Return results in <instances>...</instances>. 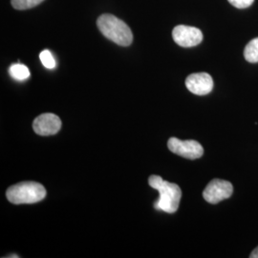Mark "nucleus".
I'll use <instances>...</instances> for the list:
<instances>
[{
	"mask_svg": "<svg viewBox=\"0 0 258 258\" xmlns=\"http://www.w3.org/2000/svg\"><path fill=\"white\" fill-rule=\"evenodd\" d=\"M172 37L178 45L188 48L200 44L203 40V34L198 28L178 25L172 31Z\"/></svg>",
	"mask_w": 258,
	"mask_h": 258,
	"instance_id": "6",
	"label": "nucleus"
},
{
	"mask_svg": "<svg viewBox=\"0 0 258 258\" xmlns=\"http://www.w3.org/2000/svg\"><path fill=\"white\" fill-rule=\"evenodd\" d=\"M33 128L40 136L55 135L61 128V120L55 114H42L34 120Z\"/></svg>",
	"mask_w": 258,
	"mask_h": 258,
	"instance_id": "7",
	"label": "nucleus"
},
{
	"mask_svg": "<svg viewBox=\"0 0 258 258\" xmlns=\"http://www.w3.org/2000/svg\"><path fill=\"white\" fill-rule=\"evenodd\" d=\"M167 147L172 153L189 160L199 159L204 154L203 147L194 140L182 141L177 138H170L167 142Z\"/></svg>",
	"mask_w": 258,
	"mask_h": 258,
	"instance_id": "4",
	"label": "nucleus"
},
{
	"mask_svg": "<svg viewBox=\"0 0 258 258\" xmlns=\"http://www.w3.org/2000/svg\"><path fill=\"white\" fill-rule=\"evenodd\" d=\"M185 86L191 93L198 96L208 95L213 89V81L208 73L189 75L185 80Z\"/></svg>",
	"mask_w": 258,
	"mask_h": 258,
	"instance_id": "8",
	"label": "nucleus"
},
{
	"mask_svg": "<svg viewBox=\"0 0 258 258\" xmlns=\"http://www.w3.org/2000/svg\"><path fill=\"white\" fill-rule=\"evenodd\" d=\"M254 0H229L232 6L238 9H245L249 7Z\"/></svg>",
	"mask_w": 258,
	"mask_h": 258,
	"instance_id": "13",
	"label": "nucleus"
},
{
	"mask_svg": "<svg viewBox=\"0 0 258 258\" xmlns=\"http://www.w3.org/2000/svg\"><path fill=\"white\" fill-rule=\"evenodd\" d=\"M233 192V186L230 182L213 179L203 191L204 199L211 204H217L230 198Z\"/></svg>",
	"mask_w": 258,
	"mask_h": 258,
	"instance_id": "5",
	"label": "nucleus"
},
{
	"mask_svg": "<svg viewBox=\"0 0 258 258\" xmlns=\"http://www.w3.org/2000/svg\"><path fill=\"white\" fill-rule=\"evenodd\" d=\"M44 0H11L12 6L17 10H27L34 8Z\"/></svg>",
	"mask_w": 258,
	"mask_h": 258,
	"instance_id": "11",
	"label": "nucleus"
},
{
	"mask_svg": "<svg viewBox=\"0 0 258 258\" xmlns=\"http://www.w3.org/2000/svg\"><path fill=\"white\" fill-rule=\"evenodd\" d=\"M9 73L11 77L17 81H25L30 77V71L27 66L20 63L12 65L10 67Z\"/></svg>",
	"mask_w": 258,
	"mask_h": 258,
	"instance_id": "10",
	"label": "nucleus"
},
{
	"mask_svg": "<svg viewBox=\"0 0 258 258\" xmlns=\"http://www.w3.org/2000/svg\"><path fill=\"white\" fill-rule=\"evenodd\" d=\"M148 184L160 194L159 199L154 204L155 210L166 213H174L178 210L182 197V190L179 185L164 181L162 177L157 175L150 176Z\"/></svg>",
	"mask_w": 258,
	"mask_h": 258,
	"instance_id": "1",
	"label": "nucleus"
},
{
	"mask_svg": "<svg viewBox=\"0 0 258 258\" xmlns=\"http://www.w3.org/2000/svg\"><path fill=\"white\" fill-rule=\"evenodd\" d=\"M249 257L258 258V246L256 247V248H255V249H253V250L251 251V253H250Z\"/></svg>",
	"mask_w": 258,
	"mask_h": 258,
	"instance_id": "14",
	"label": "nucleus"
},
{
	"mask_svg": "<svg viewBox=\"0 0 258 258\" xmlns=\"http://www.w3.org/2000/svg\"><path fill=\"white\" fill-rule=\"evenodd\" d=\"M244 56L250 63L258 62V37L250 40L244 50Z\"/></svg>",
	"mask_w": 258,
	"mask_h": 258,
	"instance_id": "9",
	"label": "nucleus"
},
{
	"mask_svg": "<svg viewBox=\"0 0 258 258\" xmlns=\"http://www.w3.org/2000/svg\"><path fill=\"white\" fill-rule=\"evenodd\" d=\"M8 257H19L18 255H11V256H8Z\"/></svg>",
	"mask_w": 258,
	"mask_h": 258,
	"instance_id": "15",
	"label": "nucleus"
},
{
	"mask_svg": "<svg viewBox=\"0 0 258 258\" xmlns=\"http://www.w3.org/2000/svg\"><path fill=\"white\" fill-rule=\"evenodd\" d=\"M39 58H40L43 66L47 69H54L56 65L54 56L52 55V53L48 50L42 51L39 55Z\"/></svg>",
	"mask_w": 258,
	"mask_h": 258,
	"instance_id": "12",
	"label": "nucleus"
},
{
	"mask_svg": "<svg viewBox=\"0 0 258 258\" xmlns=\"http://www.w3.org/2000/svg\"><path fill=\"white\" fill-rule=\"evenodd\" d=\"M102 35L120 46H129L133 41L132 32L126 23L113 15H102L97 21Z\"/></svg>",
	"mask_w": 258,
	"mask_h": 258,
	"instance_id": "2",
	"label": "nucleus"
},
{
	"mask_svg": "<svg viewBox=\"0 0 258 258\" xmlns=\"http://www.w3.org/2000/svg\"><path fill=\"white\" fill-rule=\"evenodd\" d=\"M46 190L41 184L36 182H22L10 186L6 192L9 202L16 205L35 204L43 200Z\"/></svg>",
	"mask_w": 258,
	"mask_h": 258,
	"instance_id": "3",
	"label": "nucleus"
}]
</instances>
